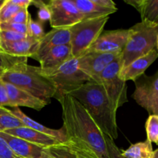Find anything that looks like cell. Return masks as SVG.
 <instances>
[{"label":"cell","instance_id":"1","mask_svg":"<svg viewBox=\"0 0 158 158\" xmlns=\"http://www.w3.org/2000/svg\"><path fill=\"white\" fill-rule=\"evenodd\" d=\"M59 102L62 107V128L66 139H74L83 143L98 158H110L104 134L82 104L69 94L62 97Z\"/></svg>","mask_w":158,"mask_h":158},{"label":"cell","instance_id":"2","mask_svg":"<svg viewBox=\"0 0 158 158\" xmlns=\"http://www.w3.org/2000/svg\"><path fill=\"white\" fill-rule=\"evenodd\" d=\"M69 95L82 104L103 134L114 140L118 137L117 111L113 109L101 84L88 82Z\"/></svg>","mask_w":158,"mask_h":158},{"label":"cell","instance_id":"3","mask_svg":"<svg viewBox=\"0 0 158 158\" xmlns=\"http://www.w3.org/2000/svg\"><path fill=\"white\" fill-rule=\"evenodd\" d=\"M0 80L9 83L49 104L56 94L54 85L39 73L35 66L27 63V60L15 63L0 75Z\"/></svg>","mask_w":158,"mask_h":158},{"label":"cell","instance_id":"4","mask_svg":"<svg viewBox=\"0 0 158 158\" xmlns=\"http://www.w3.org/2000/svg\"><path fill=\"white\" fill-rule=\"evenodd\" d=\"M129 34L120 54V67L124 69L137 59L157 49L158 24L141 21L128 29Z\"/></svg>","mask_w":158,"mask_h":158},{"label":"cell","instance_id":"5","mask_svg":"<svg viewBox=\"0 0 158 158\" xmlns=\"http://www.w3.org/2000/svg\"><path fill=\"white\" fill-rule=\"evenodd\" d=\"M35 69L54 85L56 94L53 98L58 101L85 83L92 82L79 68L78 60L74 57L53 69H43L40 66H35Z\"/></svg>","mask_w":158,"mask_h":158},{"label":"cell","instance_id":"6","mask_svg":"<svg viewBox=\"0 0 158 158\" xmlns=\"http://www.w3.org/2000/svg\"><path fill=\"white\" fill-rule=\"evenodd\" d=\"M110 16L86 19L69 27L71 54L74 58L84 55L103 32Z\"/></svg>","mask_w":158,"mask_h":158},{"label":"cell","instance_id":"7","mask_svg":"<svg viewBox=\"0 0 158 158\" xmlns=\"http://www.w3.org/2000/svg\"><path fill=\"white\" fill-rule=\"evenodd\" d=\"M120 57L110 63L100 74V84L115 111L128 102L127 82L119 77Z\"/></svg>","mask_w":158,"mask_h":158},{"label":"cell","instance_id":"8","mask_svg":"<svg viewBox=\"0 0 158 158\" xmlns=\"http://www.w3.org/2000/svg\"><path fill=\"white\" fill-rule=\"evenodd\" d=\"M134 82V100L149 115H158V72L153 76L143 74Z\"/></svg>","mask_w":158,"mask_h":158},{"label":"cell","instance_id":"9","mask_svg":"<svg viewBox=\"0 0 158 158\" xmlns=\"http://www.w3.org/2000/svg\"><path fill=\"white\" fill-rule=\"evenodd\" d=\"M47 6L50 11L49 23L52 29L69 28L85 19L72 0H51Z\"/></svg>","mask_w":158,"mask_h":158},{"label":"cell","instance_id":"10","mask_svg":"<svg viewBox=\"0 0 158 158\" xmlns=\"http://www.w3.org/2000/svg\"><path fill=\"white\" fill-rule=\"evenodd\" d=\"M121 53L89 52L77 58L79 68L87 75L91 81L100 84V74L103 70L118 59Z\"/></svg>","mask_w":158,"mask_h":158},{"label":"cell","instance_id":"11","mask_svg":"<svg viewBox=\"0 0 158 158\" xmlns=\"http://www.w3.org/2000/svg\"><path fill=\"white\" fill-rule=\"evenodd\" d=\"M128 34V29H123L103 32L86 53H121L127 40Z\"/></svg>","mask_w":158,"mask_h":158},{"label":"cell","instance_id":"12","mask_svg":"<svg viewBox=\"0 0 158 158\" xmlns=\"http://www.w3.org/2000/svg\"><path fill=\"white\" fill-rule=\"evenodd\" d=\"M0 136L6 140L14 154L19 158L52 157L49 154V148L38 146L4 132H0Z\"/></svg>","mask_w":158,"mask_h":158},{"label":"cell","instance_id":"13","mask_svg":"<svg viewBox=\"0 0 158 158\" xmlns=\"http://www.w3.org/2000/svg\"><path fill=\"white\" fill-rule=\"evenodd\" d=\"M70 43V29L69 28H56L52 29L42 37L38 43L36 50L30 58L40 61L50 49L62 45Z\"/></svg>","mask_w":158,"mask_h":158},{"label":"cell","instance_id":"14","mask_svg":"<svg viewBox=\"0 0 158 158\" xmlns=\"http://www.w3.org/2000/svg\"><path fill=\"white\" fill-rule=\"evenodd\" d=\"M5 85H6L8 97L10 103V106H9L10 107L14 108L25 106V107H29L40 111L48 105L46 102L34 97L32 94L13 85L6 83H5Z\"/></svg>","mask_w":158,"mask_h":158},{"label":"cell","instance_id":"15","mask_svg":"<svg viewBox=\"0 0 158 158\" xmlns=\"http://www.w3.org/2000/svg\"><path fill=\"white\" fill-rule=\"evenodd\" d=\"M157 49H154L146 56L137 59L124 69L120 70L119 77L125 82L128 80L134 81L140 76L144 74L145 71L157 60Z\"/></svg>","mask_w":158,"mask_h":158},{"label":"cell","instance_id":"16","mask_svg":"<svg viewBox=\"0 0 158 158\" xmlns=\"http://www.w3.org/2000/svg\"><path fill=\"white\" fill-rule=\"evenodd\" d=\"M4 133L10 134L14 137H19L20 139H23L26 141L34 143V144L38 145V146L44 147V148H51V147L57 146L60 143H63L59 142L58 140H55L52 137H49V136L42 134V133L38 132V131L27 127L26 126L8 130V131H5Z\"/></svg>","mask_w":158,"mask_h":158},{"label":"cell","instance_id":"17","mask_svg":"<svg viewBox=\"0 0 158 158\" xmlns=\"http://www.w3.org/2000/svg\"><path fill=\"white\" fill-rule=\"evenodd\" d=\"M39 41L28 36L25 40L12 43L0 42V50L15 57H31L36 50Z\"/></svg>","mask_w":158,"mask_h":158},{"label":"cell","instance_id":"18","mask_svg":"<svg viewBox=\"0 0 158 158\" xmlns=\"http://www.w3.org/2000/svg\"><path fill=\"white\" fill-rule=\"evenodd\" d=\"M10 110L13 115H15V117H18L21 120V122L23 123L24 126L31 128L32 130H35V131L42 133V134L49 136V137H52L55 140H58L60 143H63L66 141V137L63 128L60 130H54L47 127H45L44 125L35 121L32 119H31L30 117H28L27 115H26L19 109V107H14Z\"/></svg>","mask_w":158,"mask_h":158},{"label":"cell","instance_id":"19","mask_svg":"<svg viewBox=\"0 0 158 158\" xmlns=\"http://www.w3.org/2000/svg\"><path fill=\"white\" fill-rule=\"evenodd\" d=\"M72 57L70 44L56 46L39 61L40 67L43 69H53L66 63Z\"/></svg>","mask_w":158,"mask_h":158},{"label":"cell","instance_id":"20","mask_svg":"<svg viewBox=\"0 0 158 158\" xmlns=\"http://www.w3.org/2000/svg\"><path fill=\"white\" fill-rule=\"evenodd\" d=\"M78 10L86 19L99 18V17L110 16L117 9H111L100 6L94 0H72Z\"/></svg>","mask_w":158,"mask_h":158},{"label":"cell","instance_id":"21","mask_svg":"<svg viewBox=\"0 0 158 158\" xmlns=\"http://www.w3.org/2000/svg\"><path fill=\"white\" fill-rule=\"evenodd\" d=\"M124 2L138 11L141 16V21L158 24L157 0H125Z\"/></svg>","mask_w":158,"mask_h":158},{"label":"cell","instance_id":"22","mask_svg":"<svg viewBox=\"0 0 158 158\" xmlns=\"http://www.w3.org/2000/svg\"><path fill=\"white\" fill-rule=\"evenodd\" d=\"M154 152L152 143L146 140L131 144L127 149L122 151L121 154L124 158H152Z\"/></svg>","mask_w":158,"mask_h":158},{"label":"cell","instance_id":"23","mask_svg":"<svg viewBox=\"0 0 158 158\" xmlns=\"http://www.w3.org/2000/svg\"><path fill=\"white\" fill-rule=\"evenodd\" d=\"M24 126L21 120L12 114L10 110L0 106V132Z\"/></svg>","mask_w":158,"mask_h":158},{"label":"cell","instance_id":"24","mask_svg":"<svg viewBox=\"0 0 158 158\" xmlns=\"http://www.w3.org/2000/svg\"><path fill=\"white\" fill-rule=\"evenodd\" d=\"M148 139L151 143L158 144V115H149L145 123Z\"/></svg>","mask_w":158,"mask_h":158},{"label":"cell","instance_id":"25","mask_svg":"<svg viewBox=\"0 0 158 158\" xmlns=\"http://www.w3.org/2000/svg\"><path fill=\"white\" fill-rule=\"evenodd\" d=\"M26 26H27L28 36L31 37V38L34 39V40H37V41H40V39L45 35L43 23L32 19L30 14H29V17H28Z\"/></svg>","mask_w":158,"mask_h":158},{"label":"cell","instance_id":"26","mask_svg":"<svg viewBox=\"0 0 158 158\" xmlns=\"http://www.w3.org/2000/svg\"><path fill=\"white\" fill-rule=\"evenodd\" d=\"M19 9H21V8L14 5L11 0H5L0 9V23L9 21Z\"/></svg>","mask_w":158,"mask_h":158},{"label":"cell","instance_id":"27","mask_svg":"<svg viewBox=\"0 0 158 158\" xmlns=\"http://www.w3.org/2000/svg\"><path fill=\"white\" fill-rule=\"evenodd\" d=\"M28 58L25 57H15L12 56L7 55L0 50V75L8 68L11 67L15 63H19L23 60H27Z\"/></svg>","mask_w":158,"mask_h":158},{"label":"cell","instance_id":"28","mask_svg":"<svg viewBox=\"0 0 158 158\" xmlns=\"http://www.w3.org/2000/svg\"><path fill=\"white\" fill-rule=\"evenodd\" d=\"M49 151L52 158H77L68 149L64 143L49 148Z\"/></svg>","mask_w":158,"mask_h":158},{"label":"cell","instance_id":"29","mask_svg":"<svg viewBox=\"0 0 158 158\" xmlns=\"http://www.w3.org/2000/svg\"><path fill=\"white\" fill-rule=\"evenodd\" d=\"M32 4H33L35 7L38 8L37 16H38V20L40 23H43L46 21H49L51 14L46 3H45L43 1H40V0H36V1L32 0Z\"/></svg>","mask_w":158,"mask_h":158},{"label":"cell","instance_id":"30","mask_svg":"<svg viewBox=\"0 0 158 158\" xmlns=\"http://www.w3.org/2000/svg\"><path fill=\"white\" fill-rule=\"evenodd\" d=\"M27 37V34L19 33V32H12V31H0V42L12 43V42H16L25 40Z\"/></svg>","mask_w":158,"mask_h":158},{"label":"cell","instance_id":"31","mask_svg":"<svg viewBox=\"0 0 158 158\" xmlns=\"http://www.w3.org/2000/svg\"><path fill=\"white\" fill-rule=\"evenodd\" d=\"M2 30L12 31V32L27 34V26H26V24L5 22V23H0V31Z\"/></svg>","mask_w":158,"mask_h":158},{"label":"cell","instance_id":"32","mask_svg":"<svg viewBox=\"0 0 158 158\" xmlns=\"http://www.w3.org/2000/svg\"><path fill=\"white\" fill-rule=\"evenodd\" d=\"M105 141L106 143V148H107V152L110 158H124L122 156L121 151L120 150L117 148L115 142L113 139L108 136L104 134Z\"/></svg>","mask_w":158,"mask_h":158},{"label":"cell","instance_id":"33","mask_svg":"<svg viewBox=\"0 0 158 158\" xmlns=\"http://www.w3.org/2000/svg\"><path fill=\"white\" fill-rule=\"evenodd\" d=\"M29 12L28 9H21L9 19L8 22H12L15 23H22V24H26L28 21Z\"/></svg>","mask_w":158,"mask_h":158},{"label":"cell","instance_id":"34","mask_svg":"<svg viewBox=\"0 0 158 158\" xmlns=\"http://www.w3.org/2000/svg\"><path fill=\"white\" fill-rule=\"evenodd\" d=\"M0 158H19L14 154L6 140L0 136Z\"/></svg>","mask_w":158,"mask_h":158},{"label":"cell","instance_id":"35","mask_svg":"<svg viewBox=\"0 0 158 158\" xmlns=\"http://www.w3.org/2000/svg\"><path fill=\"white\" fill-rule=\"evenodd\" d=\"M9 97H8L7 90H6V85L4 82L0 80V106H9Z\"/></svg>","mask_w":158,"mask_h":158},{"label":"cell","instance_id":"36","mask_svg":"<svg viewBox=\"0 0 158 158\" xmlns=\"http://www.w3.org/2000/svg\"><path fill=\"white\" fill-rule=\"evenodd\" d=\"M12 2L21 9H28L32 5V0H11Z\"/></svg>","mask_w":158,"mask_h":158},{"label":"cell","instance_id":"37","mask_svg":"<svg viewBox=\"0 0 158 158\" xmlns=\"http://www.w3.org/2000/svg\"><path fill=\"white\" fill-rule=\"evenodd\" d=\"M152 158H158V149L154 150V156H153Z\"/></svg>","mask_w":158,"mask_h":158},{"label":"cell","instance_id":"38","mask_svg":"<svg viewBox=\"0 0 158 158\" xmlns=\"http://www.w3.org/2000/svg\"><path fill=\"white\" fill-rule=\"evenodd\" d=\"M4 2H5V0H0V9H1L2 6V5H3Z\"/></svg>","mask_w":158,"mask_h":158},{"label":"cell","instance_id":"39","mask_svg":"<svg viewBox=\"0 0 158 158\" xmlns=\"http://www.w3.org/2000/svg\"><path fill=\"white\" fill-rule=\"evenodd\" d=\"M51 158H52V157H51Z\"/></svg>","mask_w":158,"mask_h":158}]
</instances>
